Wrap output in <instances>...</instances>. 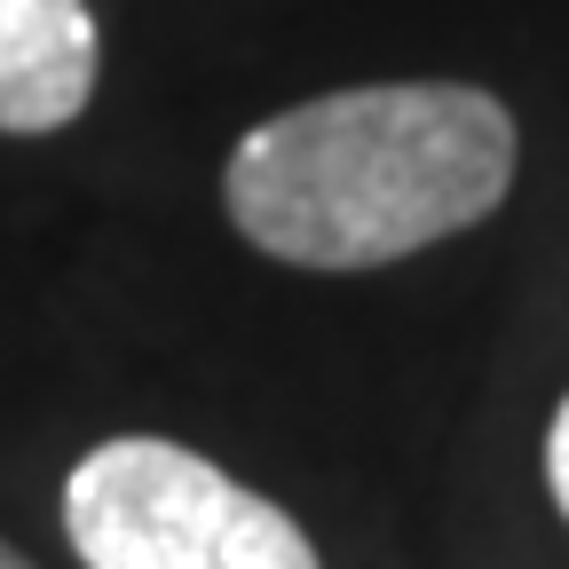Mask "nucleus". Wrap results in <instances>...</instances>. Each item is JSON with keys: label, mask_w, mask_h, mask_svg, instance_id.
Listing matches in <instances>:
<instances>
[{"label": "nucleus", "mask_w": 569, "mask_h": 569, "mask_svg": "<svg viewBox=\"0 0 569 569\" xmlns=\"http://www.w3.org/2000/svg\"><path fill=\"white\" fill-rule=\"evenodd\" d=\"M546 482H553V507L569 515V396L553 411V436H546Z\"/></svg>", "instance_id": "nucleus-4"}, {"label": "nucleus", "mask_w": 569, "mask_h": 569, "mask_svg": "<svg viewBox=\"0 0 569 569\" xmlns=\"http://www.w3.org/2000/svg\"><path fill=\"white\" fill-rule=\"evenodd\" d=\"M96 96L88 0H0V134H56Z\"/></svg>", "instance_id": "nucleus-3"}, {"label": "nucleus", "mask_w": 569, "mask_h": 569, "mask_svg": "<svg viewBox=\"0 0 569 569\" xmlns=\"http://www.w3.org/2000/svg\"><path fill=\"white\" fill-rule=\"evenodd\" d=\"M63 538L88 569H317L293 515L167 436H111L71 467Z\"/></svg>", "instance_id": "nucleus-2"}, {"label": "nucleus", "mask_w": 569, "mask_h": 569, "mask_svg": "<svg viewBox=\"0 0 569 569\" xmlns=\"http://www.w3.org/2000/svg\"><path fill=\"white\" fill-rule=\"evenodd\" d=\"M515 182V119L459 80L340 88L230 151L222 198L246 246L293 269H380L475 230Z\"/></svg>", "instance_id": "nucleus-1"}, {"label": "nucleus", "mask_w": 569, "mask_h": 569, "mask_svg": "<svg viewBox=\"0 0 569 569\" xmlns=\"http://www.w3.org/2000/svg\"><path fill=\"white\" fill-rule=\"evenodd\" d=\"M0 569H32V561H24V553H17L9 538H0Z\"/></svg>", "instance_id": "nucleus-5"}]
</instances>
